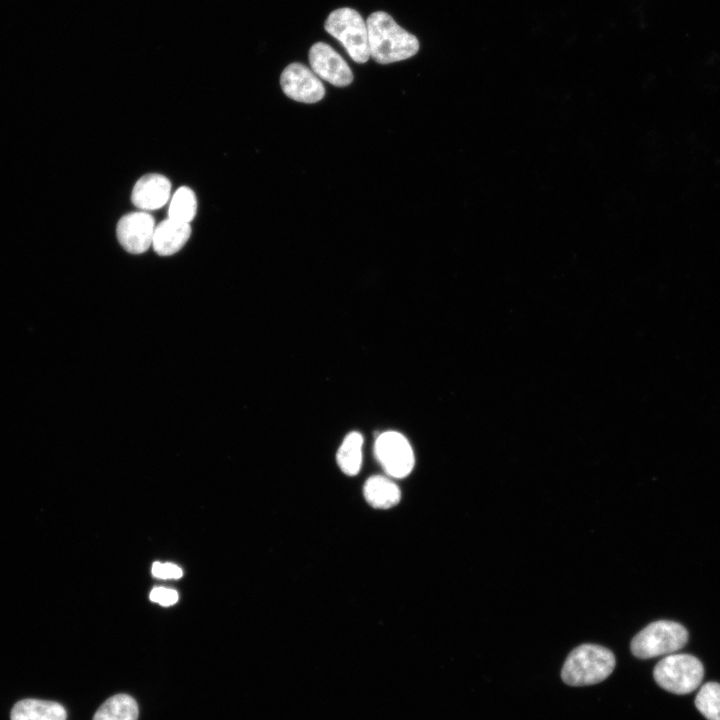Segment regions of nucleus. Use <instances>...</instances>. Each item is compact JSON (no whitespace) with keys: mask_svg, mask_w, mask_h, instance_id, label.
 I'll return each instance as SVG.
<instances>
[{"mask_svg":"<svg viewBox=\"0 0 720 720\" xmlns=\"http://www.w3.org/2000/svg\"><path fill=\"white\" fill-rule=\"evenodd\" d=\"M370 57L379 64H389L414 56L418 39L400 27L384 11L372 13L366 21Z\"/></svg>","mask_w":720,"mask_h":720,"instance_id":"1","label":"nucleus"},{"mask_svg":"<svg viewBox=\"0 0 720 720\" xmlns=\"http://www.w3.org/2000/svg\"><path fill=\"white\" fill-rule=\"evenodd\" d=\"M615 664V656L609 649L596 644H582L567 656L561 677L570 686L592 685L605 680Z\"/></svg>","mask_w":720,"mask_h":720,"instance_id":"2","label":"nucleus"},{"mask_svg":"<svg viewBox=\"0 0 720 720\" xmlns=\"http://www.w3.org/2000/svg\"><path fill=\"white\" fill-rule=\"evenodd\" d=\"M688 641V632L681 624L659 620L648 624L631 641V652L640 659L669 655Z\"/></svg>","mask_w":720,"mask_h":720,"instance_id":"3","label":"nucleus"},{"mask_svg":"<svg viewBox=\"0 0 720 720\" xmlns=\"http://www.w3.org/2000/svg\"><path fill=\"white\" fill-rule=\"evenodd\" d=\"M324 28L344 46L355 62L368 61L370 52L367 24L356 10L344 7L332 11Z\"/></svg>","mask_w":720,"mask_h":720,"instance_id":"4","label":"nucleus"},{"mask_svg":"<svg viewBox=\"0 0 720 720\" xmlns=\"http://www.w3.org/2000/svg\"><path fill=\"white\" fill-rule=\"evenodd\" d=\"M653 676L663 689L682 695L698 688L704 677V668L693 655L669 654L656 664Z\"/></svg>","mask_w":720,"mask_h":720,"instance_id":"5","label":"nucleus"},{"mask_svg":"<svg viewBox=\"0 0 720 720\" xmlns=\"http://www.w3.org/2000/svg\"><path fill=\"white\" fill-rule=\"evenodd\" d=\"M374 452L385 472L393 478H404L414 467L413 449L407 438L397 431H385L375 440Z\"/></svg>","mask_w":720,"mask_h":720,"instance_id":"6","label":"nucleus"},{"mask_svg":"<svg viewBox=\"0 0 720 720\" xmlns=\"http://www.w3.org/2000/svg\"><path fill=\"white\" fill-rule=\"evenodd\" d=\"M280 84L286 96L302 103L319 102L325 95L319 77L301 63L289 64L280 76Z\"/></svg>","mask_w":720,"mask_h":720,"instance_id":"7","label":"nucleus"},{"mask_svg":"<svg viewBox=\"0 0 720 720\" xmlns=\"http://www.w3.org/2000/svg\"><path fill=\"white\" fill-rule=\"evenodd\" d=\"M154 218L145 211L124 215L116 228L121 246L132 254H141L152 246L155 230Z\"/></svg>","mask_w":720,"mask_h":720,"instance_id":"8","label":"nucleus"},{"mask_svg":"<svg viewBox=\"0 0 720 720\" xmlns=\"http://www.w3.org/2000/svg\"><path fill=\"white\" fill-rule=\"evenodd\" d=\"M312 71L321 79L337 87L348 86L353 74L345 60L328 44L317 42L309 50Z\"/></svg>","mask_w":720,"mask_h":720,"instance_id":"9","label":"nucleus"},{"mask_svg":"<svg viewBox=\"0 0 720 720\" xmlns=\"http://www.w3.org/2000/svg\"><path fill=\"white\" fill-rule=\"evenodd\" d=\"M171 183L163 175L147 174L134 185L131 200L139 209L156 210L164 206L170 198Z\"/></svg>","mask_w":720,"mask_h":720,"instance_id":"10","label":"nucleus"},{"mask_svg":"<svg viewBox=\"0 0 720 720\" xmlns=\"http://www.w3.org/2000/svg\"><path fill=\"white\" fill-rule=\"evenodd\" d=\"M190 235V223L167 218L155 227L152 247L158 255L170 256L186 244Z\"/></svg>","mask_w":720,"mask_h":720,"instance_id":"11","label":"nucleus"},{"mask_svg":"<svg viewBox=\"0 0 720 720\" xmlns=\"http://www.w3.org/2000/svg\"><path fill=\"white\" fill-rule=\"evenodd\" d=\"M65 708L57 702L23 699L11 709L10 720H66Z\"/></svg>","mask_w":720,"mask_h":720,"instance_id":"12","label":"nucleus"},{"mask_svg":"<svg viewBox=\"0 0 720 720\" xmlns=\"http://www.w3.org/2000/svg\"><path fill=\"white\" fill-rule=\"evenodd\" d=\"M366 501L378 509L395 506L401 498L399 487L390 479L375 475L368 478L363 487Z\"/></svg>","mask_w":720,"mask_h":720,"instance_id":"13","label":"nucleus"},{"mask_svg":"<svg viewBox=\"0 0 720 720\" xmlns=\"http://www.w3.org/2000/svg\"><path fill=\"white\" fill-rule=\"evenodd\" d=\"M138 704L127 694L109 697L95 712L93 720H137Z\"/></svg>","mask_w":720,"mask_h":720,"instance_id":"14","label":"nucleus"},{"mask_svg":"<svg viewBox=\"0 0 720 720\" xmlns=\"http://www.w3.org/2000/svg\"><path fill=\"white\" fill-rule=\"evenodd\" d=\"M363 437L358 432H350L343 440L337 452V463L341 471L349 476L356 475L362 464Z\"/></svg>","mask_w":720,"mask_h":720,"instance_id":"15","label":"nucleus"},{"mask_svg":"<svg viewBox=\"0 0 720 720\" xmlns=\"http://www.w3.org/2000/svg\"><path fill=\"white\" fill-rule=\"evenodd\" d=\"M197 211V199L195 193L186 186L179 187L173 194L169 208L168 218L190 223Z\"/></svg>","mask_w":720,"mask_h":720,"instance_id":"16","label":"nucleus"},{"mask_svg":"<svg viewBox=\"0 0 720 720\" xmlns=\"http://www.w3.org/2000/svg\"><path fill=\"white\" fill-rule=\"evenodd\" d=\"M695 706L707 720H720V683H705L696 695Z\"/></svg>","mask_w":720,"mask_h":720,"instance_id":"17","label":"nucleus"},{"mask_svg":"<svg viewBox=\"0 0 720 720\" xmlns=\"http://www.w3.org/2000/svg\"><path fill=\"white\" fill-rule=\"evenodd\" d=\"M152 573L154 576L162 579H178L182 576L183 572L180 567L171 563H160L155 562L152 565Z\"/></svg>","mask_w":720,"mask_h":720,"instance_id":"18","label":"nucleus"},{"mask_svg":"<svg viewBox=\"0 0 720 720\" xmlns=\"http://www.w3.org/2000/svg\"><path fill=\"white\" fill-rule=\"evenodd\" d=\"M150 599L160 605L170 606L177 602L178 594L175 590L160 587L151 591Z\"/></svg>","mask_w":720,"mask_h":720,"instance_id":"19","label":"nucleus"}]
</instances>
